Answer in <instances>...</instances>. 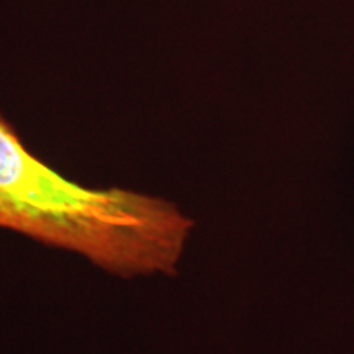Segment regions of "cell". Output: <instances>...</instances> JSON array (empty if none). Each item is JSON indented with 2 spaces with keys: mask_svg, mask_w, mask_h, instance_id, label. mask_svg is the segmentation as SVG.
I'll return each mask as SVG.
<instances>
[{
  "mask_svg": "<svg viewBox=\"0 0 354 354\" xmlns=\"http://www.w3.org/2000/svg\"><path fill=\"white\" fill-rule=\"evenodd\" d=\"M192 225L165 198L66 179L30 153L0 115V228L133 277L174 274Z\"/></svg>",
  "mask_w": 354,
  "mask_h": 354,
  "instance_id": "obj_1",
  "label": "cell"
}]
</instances>
